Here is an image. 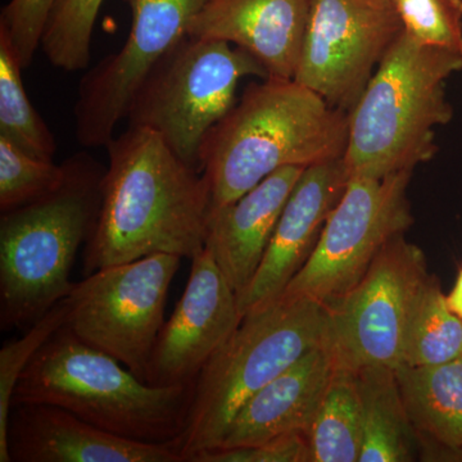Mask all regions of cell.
I'll use <instances>...</instances> for the list:
<instances>
[{
	"mask_svg": "<svg viewBox=\"0 0 462 462\" xmlns=\"http://www.w3.org/2000/svg\"><path fill=\"white\" fill-rule=\"evenodd\" d=\"M106 148L102 200L85 243L87 275L151 254L191 260L200 254L211 212L203 173L145 127H127Z\"/></svg>",
	"mask_w": 462,
	"mask_h": 462,
	"instance_id": "6da1fadb",
	"label": "cell"
},
{
	"mask_svg": "<svg viewBox=\"0 0 462 462\" xmlns=\"http://www.w3.org/2000/svg\"><path fill=\"white\" fill-rule=\"evenodd\" d=\"M346 141L348 114L303 85L278 78L249 85L200 145L211 212L282 167L307 169L343 158Z\"/></svg>",
	"mask_w": 462,
	"mask_h": 462,
	"instance_id": "7a4b0ae2",
	"label": "cell"
},
{
	"mask_svg": "<svg viewBox=\"0 0 462 462\" xmlns=\"http://www.w3.org/2000/svg\"><path fill=\"white\" fill-rule=\"evenodd\" d=\"M461 69L462 53L421 44L402 30L348 114L349 179H382L430 161L437 127L452 117L446 80Z\"/></svg>",
	"mask_w": 462,
	"mask_h": 462,
	"instance_id": "3957f363",
	"label": "cell"
},
{
	"mask_svg": "<svg viewBox=\"0 0 462 462\" xmlns=\"http://www.w3.org/2000/svg\"><path fill=\"white\" fill-rule=\"evenodd\" d=\"M193 391L194 383L157 387L143 382L63 325L27 365L14 404H51L116 436L166 443L184 436Z\"/></svg>",
	"mask_w": 462,
	"mask_h": 462,
	"instance_id": "277c9868",
	"label": "cell"
},
{
	"mask_svg": "<svg viewBox=\"0 0 462 462\" xmlns=\"http://www.w3.org/2000/svg\"><path fill=\"white\" fill-rule=\"evenodd\" d=\"M66 162L67 178L57 190L2 212V330L29 329L75 287L69 276L96 224L106 169L87 154Z\"/></svg>",
	"mask_w": 462,
	"mask_h": 462,
	"instance_id": "5b68a950",
	"label": "cell"
},
{
	"mask_svg": "<svg viewBox=\"0 0 462 462\" xmlns=\"http://www.w3.org/2000/svg\"><path fill=\"white\" fill-rule=\"evenodd\" d=\"M327 329V307L310 298L281 296L243 316L194 383L182 460L217 448L249 398L322 345Z\"/></svg>",
	"mask_w": 462,
	"mask_h": 462,
	"instance_id": "8992f818",
	"label": "cell"
},
{
	"mask_svg": "<svg viewBox=\"0 0 462 462\" xmlns=\"http://www.w3.org/2000/svg\"><path fill=\"white\" fill-rule=\"evenodd\" d=\"M247 76L269 78L242 48L188 35L158 60L134 94L129 126L157 133L176 156L200 172V145L236 106V88Z\"/></svg>",
	"mask_w": 462,
	"mask_h": 462,
	"instance_id": "52a82bcc",
	"label": "cell"
},
{
	"mask_svg": "<svg viewBox=\"0 0 462 462\" xmlns=\"http://www.w3.org/2000/svg\"><path fill=\"white\" fill-rule=\"evenodd\" d=\"M181 257L157 254L89 273L66 298V327L147 383Z\"/></svg>",
	"mask_w": 462,
	"mask_h": 462,
	"instance_id": "ba28073f",
	"label": "cell"
},
{
	"mask_svg": "<svg viewBox=\"0 0 462 462\" xmlns=\"http://www.w3.org/2000/svg\"><path fill=\"white\" fill-rule=\"evenodd\" d=\"M430 278L421 249L404 234L392 239L360 282L327 307L324 345L334 369L400 367L413 307Z\"/></svg>",
	"mask_w": 462,
	"mask_h": 462,
	"instance_id": "9c48e42d",
	"label": "cell"
},
{
	"mask_svg": "<svg viewBox=\"0 0 462 462\" xmlns=\"http://www.w3.org/2000/svg\"><path fill=\"white\" fill-rule=\"evenodd\" d=\"M411 172L349 179L311 256L281 296L328 307L355 288L380 251L413 223L407 199Z\"/></svg>",
	"mask_w": 462,
	"mask_h": 462,
	"instance_id": "30bf717a",
	"label": "cell"
},
{
	"mask_svg": "<svg viewBox=\"0 0 462 462\" xmlns=\"http://www.w3.org/2000/svg\"><path fill=\"white\" fill-rule=\"evenodd\" d=\"M402 30L372 0H311L293 80L349 114Z\"/></svg>",
	"mask_w": 462,
	"mask_h": 462,
	"instance_id": "8fae6325",
	"label": "cell"
},
{
	"mask_svg": "<svg viewBox=\"0 0 462 462\" xmlns=\"http://www.w3.org/2000/svg\"><path fill=\"white\" fill-rule=\"evenodd\" d=\"M124 2L132 12L126 42L90 69L79 85L75 133L84 147H106L114 138L143 80L161 58L187 38L191 21L208 0Z\"/></svg>",
	"mask_w": 462,
	"mask_h": 462,
	"instance_id": "7c38bea8",
	"label": "cell"
},
{
	"mask_svg": "<svg viewBox=\"0 0 462 462\" xmlns=\"http://www.w3.org/2000/svg\"><path fill=\"white\" fill-rule=\"evenodd\" d=\"M184 293L158 334L147 383L157 387L193 384L239 327L238 294L208 248L191 258Z\"/></svg>",
	"mask_w": 462,
	"mask_h": 462,
	"instance_id": "4fadbf2b",
	"label": "cell"
},
{
	"mask_svg": "<svg viewBox=\"0 0 462 462\" xmlns=\"http://www.w3.org/2000/svg\"><path fill=\"white\" fill-rule=\"evenodd\" d=\"M348 181L343 158L307 167L282 208L256 275L238 296L240 315L281 296L311 256Z\"/></svg>",
	"mask_w": 462,
	"mask_h": 462,
	"instance_id": "5bb4252c",
	"label": "cell"
},
{
	"mask_svg": "<svg viewBox=\"0 0 462 462\" xmlns=\"http://www.w3.org/2000/svg\"><path fill=\"white\" fill-rule=\"evenodd\" d=\"M8 455L11 462H184L181 438L166 443L126 439L42 403L12 406Z\"/></svg>",
	"mask_w": 462,
	"mask_h": 462,
	"instance_id": "9a60e30c",
	"label": "cell"
},
{
	"mask_svg": "<svg viewBox=\"0 0 462 462\" xmlns=\"http://www.w3.org/2000/svg\"><path fill=\"white\" fill-rule=\"evenodd\" d=\"M311 0H208L188 35L230 42L252 54L269 78L293 80Z\"/></svg>",
	"mask_w": 462,
	"mask_h": 462,
	"instance_id": "2e32d148",
	"label": "cell"
},
{
	"mask_svg": "<svg viewBox=\"0 0 462 462\" xmlns=\"http://www.w3.org/2000/svg\"><path fill=\"white\" fill-rule=\"evenodd\" d=\"M305 167H282L208 217L206 248L239 294L263 263L282 208Z\"/></svg>",
	"mask_w": 462,
	"mask_h": 462,
	"instance_id": "e0dca14e",
	"label": "cell"
},
{
	"mask_svg": "<svg viewBox=\"0 0 462 462\" xmlns=\"http://www.w3.org/2000/svg\"><path fill=\"white\" fill-rule=\"evenodd\" d=\"M333 373L329 349L324 343L315 346L249 398L217 448L258 445L285 434H307Z\"/></svg>",
	"mask_w": 462,
	"mask_h": 462,
	"instance_id": "ac0fdd59",
	"label": "cell"
},
{
	"mask_svg": "<svg viewBox=\"0 0 462 462\" xmlns=\"http://www.w3.org/2000/svg\"><path fill=\"white\" fill-rule=\"evenodd\" d=\"M396 375L416 433L462 452V357L430 366L402 365Z\"/></svg>",
	"mask_w": 462,
	"mask_h": 462,
	"instance_id": "d6986e66",
	"label": "cell"
},
{
	"mask_svg": "<svg viewBox=\"0 0 462 462\" xmlns=\"http://www.w3.org/2000/svg\"><path fill=\"white\" fill-rule=\"evenodd\" d=\"M355 374L364 418L360 462L415 460L418 433L407 415L396 370L365 367Z\"/></svg>",
	"mask_w": 462,
	"mask_h": 462,
	"instance_id": "ffe728a7",
	"label": "cell"
},
{
	"mask_svg": "<svg viewBox=\"0 0 462 462\" xmlns=\"http://www.w3.org/2000/svg\"><path fill=\"white\" fill-rule=\"evenodd\" d=\"M307 439L310 462H360L364 418L355 373L334 369Z\"/></svg>",
	"mask_w": 462,
	"mask_h": 462,
	"instance_id": "44dd1931",
	"label": "cell"
},
{
	"mask_svg": "<svg viewBox=\"0 0 462 462\" xmlns=\"http://www.w3.org/2000/svg\"><path fill=\"white\" fill-rule=\"evenodd\" d=\"M458 357H462V320L448 306L439 282L430 276L413 307L402 365L430 366Z\"/></svg>",
	"mask_w": 462,
	"mask_h": 462,
	"instance_id": "7402d4cb",
	"label": "cell"
},
{
	"mask_svg": "<svg viewBox=\"0 0 462 462\" xmlns=\"http://www.w3.org/2000/svg\"><path fill=\"white\" fill-rule=\"evenodd\" d=\"M23 69L11 39L0 29V136L33 157L53 161L56 138L27 97Z\"/></svg>",
	"mask_w": 462,
	"mask_h": 462,
	"instance_id": "603a6c76",
	"label": "cell"
},
{
	"mask_svg": "<svg viewBox=\"0 0 462 462\" xmlns=\"http://www.w3.org/2000/svg\"><path fill=\"white\" fill-rule=\"evenodd\" d=\"M105 0H57L42 39L51 65L63 71L87 69L91 38Z\"/></svg>",
	"mask_w": 462,
	"mask_h": 462,
	"instance_id": "cb8c5ba5",
	"label": "cell"
},
{
	"mask_svg": "<svg viewBox=\"0 0 462 462\" xmlns=\"http://www.w3.org/2000/svg\"><path fill=\"white\" fill-rule=\"evenodd\" d=\"M67 178V162L56 165L26 153L0 136V211L29 205L57 190Z\"/></svg>",
	"mask_w": 462,
	"mask_h": 462,
	"instance_id": "d4e9b609",
	"label": "cell"
},
{
	"mask_svg": "<svg viewBox=\"0 0 462 462\" xmlns=\"http://www.w3.org/2000/svg\"><path fill=\"white\" fill-rule=\"evenodd\" d=\"M65 300L54 306L27 329L21 338L5 343L0 349V462H11L8 455V422L14 389L36 352L66 324Z\"/></svg>",
	"mask_w": 462,
	"mask_h": 462,
	"instance_id": "484cf974",
	"label": "cell"
},
{
	"mask_svg": "<svg viewBox=\"0 0 462 462\" xmlns=\"http://www.w3.org/2000/svg\"><path fill=\"white\" fill-rule=\"evenodd\" d=\"M393 5L415 41L462 53V0H393Z\"/></svg>",
	"mask_w": 462,
	"mask_h": 462,
	"instance_id": "4316f807",
	"label": "cell"
},
{
	"mask_svg": "<svg viewBox=\"0 0 462 462\" xmlns=\"http://www.w3.org/2000/svg\"><path fill=\"white\" fill-rule=\"evenodd\" d=\"M57 0H9L0 14V29L5 30L16 51L21 66L32 65L42 48V33Z\"/></svg>",
	"mask_w": 462,
	"mask_h": 462,
	"instance_id": "83f0119b",
	"label": "cell"
},
{
	"mask_svg": "<svg viewBox=\"0 0 462 462\" xmlns=\"http://www.w3.org/2000/svg\"><path fill=\"white\" fill-rule=\"evenodd\" d=\"M191 462H310L306 433H291L254 446L217 448L197 455Z\"/></svg>",
	"mask_w": 462,
	"mask_h": 462,
	"instance_id": "f1b7e54d",
	"label": "cell"
},
{
	"mask_svg": "<svg viewBox=\"0 0 462 462\" xmlns=\"http://www.w3.org/2000/svg\"><path fill=\"white\" fill-rule=\"evenodd\" d=\"M447 302H448V306L451 307L452 311L462 320V269L460 273H458L454 289H452L451 293L447 296Z\"/></svg>",
	"mask_w": 462,
	"mask_h": 462,
	"instance_id": "f546056e",
	"label": "cell"
},
{
	"mask_svg": "<svg viewBox=\"0 0 462 462\" xmlns=\"http://www.w3.org/2000/svg\"><path fill=\"white\" fill-rule=\"evenodd\" d=\"M372 2L383 5V7L394 8L393 0H372Z\"/></svg>",
	"mask_w": 462,
	"mask_h": 462,
	"instance_id": "4dcf8cb0",
	"label": "cell"
}]
</instances>
